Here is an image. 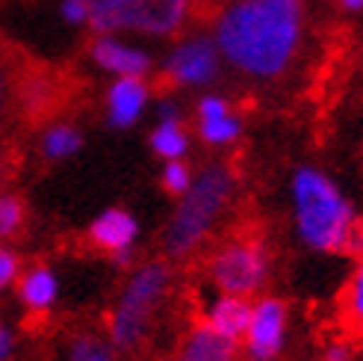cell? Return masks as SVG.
Wrapping results in <instances>:
<instances>
[{"label":"cell","mask_w":363,"mask_h":361,"mask_svg":"<svg viewBox=\"0 0 363 361\" xmlns=\"http://www.w3.org/2000/svg\"><path fill=\"white\" fill-rule=\"evenodd\" d=\"M304 27V0H225L210 21L225 65L248 80L284 77L301 50Z\"/></svg>","instance_id":"1"},{"label":"cell","mask_w":363,"mask_h":361,"mask_svg":"<svg viewBox=\"0 0 363 361\" xmlns=\"http://www.w3.org/2000/svg\"><path fill=\"white\" fill-rule=\"evenodd\" d=\"M293 195V216L296 231L307 249L313 252H346L352 228H354V208L340 187L316 166H301L289 180Z\"/></svg>","instance_id":"2"},{"label":"cell","mask_w":363,"mask_h":361,"mask_svg":"<svg viewBox=\"0 0 363 361\" xmlns=\"http://www.w3.org/2000/svg\"><path fill=\"white\" fill-rule=\"evenodd\" d=\"M233 190H237V178L225 163H210L192 178L162 234V252L169 261L189 258L210 237L213 225L233 202Z\"/></svg>","instance_id":"3"},{"label":"cell","mask_w":363,"mask_h":361,"mask_svg":"<svg viewBox=\"0 0 363 361\" xmlns=\"http://www.w3.org/2000/svg\"><path fill=\"white\" fill-rule=\"evenodd\" d=\"M92 33H127L136 39L172 42L195 15V0H86Z\"/></svg>","instance_id":"4"},{"label":"cell","mask_w":363,"mask_h":361,"mask_svg":"<svg viewBox=\"0 0 363 361\" xmlns=\"http://www.w3.org/2000/svg\"><path fill=\"white\" fill-rule=\"evenodd\" d=\"M169 287H172V269L162 261L145 264L127 279L116 302V311L110 317V340L116 350L130 352L148 338V329L169 293Z\"/></svg>","instance_id":"5"},{"label":"cell","mask_w":363,"mask_h":361,"mask_svg":"<svg viewBox=\"0 0 363 361\" xmlns=\"http://www.w3.org/2000/svg\"><path fill=\"white\" fill-rule=\"evenodd\" d=\"M222 50L210 30H184L172 39V48L162 53L157 71L162 83L172 89H207L222 77Z\"/></svg>","instance_id":"6"},{"label":"cell","mask_w":363,"mask_h":361,"mask_svg":"<svg viewBox=\"0 0 363 361\" xmlns=\"http://www.w3.org/2000/svg\"><path fill=\"white\" fill-rule=\"evenodd\" d=\"M210 279L222 293L251 296L269 279V255L257 240H233L210 258Z\"/></svg>","instance_id":"7"},{"label":"cell","mask_w":363,"mask_h":361,"mask_svg":"<svg viewBox=\"0 0 363 361\" xmlns=\"http://www.w3.org/2000/svg\"><path fill=\"white\" fill-rule=\"evenodd\" d=\"M86 53L110 77H151L157 71V57L127 33H92Z\"/></svg>","instance_id":"8"},{"label":"cell","mask_w":363,"mask_h":361,"mask_svg":"<svg viewBox=\"0 0 363 361\" xmlns=\"http://www.w3.org/2000/svg\"><path fill=\"white\" fill-rule=\"evenodd\" d=\"M286 305L275 296H263L251 305V323L245 332V352L254 361H272L284 350Z\"/></svg>","instance_id":"9"},{"label":"cell","mask_w":363,"mask_h":361,"mask_svg":"<svg viewBox=\"0 0 363 361\" xmlns=\"http://www.w3.org/2000/svg\"><path fill=\"white\" fill-rule=\"evenodd\" d=\"M151 83L148 77H113L104 95V116L106 124L116 131H127L145 116L151 104Z\"/></svg>","instance_id":"10"},{"label":"cell","mask_w":363,"mask_h":361,"mask_svg":"<svg viewBox=\"0 0 363 361\" xmlns=\"http://www.w3.org/2000/svg\"><path fill=\"white\" fill-rule=\"evenodd\" d=\"M139 237V222L133 213H127L124 208H110L98 213V220L89 228V240H92L98 249L110 252H124V249H133Z\"/></svg>","instance_id":"11"},{"label":"cell","mask_w":363,"mask_h":361,"mask_svg":"<svg viewBox=\"0 0 363 361\" xmlns=\"http://www.w3.org/2000/svg\"><path fill=\"white\" fill-rule=\"evenodd\" d=\"M174 361H240V340H230L201 323L184 338Z\"/></svg>","instance_id":"12"},{"label":"cell","mask_w":363,"mask_h":361,"mask_svg":"<svg viewBox=\"0 0 363 361\" xmlns=\"http://www.w3.org/2000/svg\"><path fill=\"white\" fill-rule=\"evenodd\" d=\"M207 326L216 329L219 335L230 338V340H242L251 323V302L248 296H233V293H222L210 305L207 311Z\"/></svg>","instance_id":"13"},{"label":"cell","mask_w":363,"mask_h":361,"mask_svg":"<svg viewBox=\"0 0 363 361\" xmlns=\"http://www.w3.org/2000/svg\"><path fill=\"white\" fill-rule=\"evenodd\" d=\"M18 296H21L24 308L42 314V311H50L57 305V296H60V281H57V273L50 266H30L18 276Z\"/></svg>","instance_id":"14"},{"label":"cell","mask_w":363,"mask_h":361,"mask_svg":"<svg viewBox=\"0 0 363 361\" xmlns=\"http://www.w3.org/2000/svg\"><path fill=\"white\" fill-rule=\"evenodd\" d=\"M148 146L160 160H180L189 151V131L184 116H157V124L148 136Z\"/></svg>","instance_id":"15"},{"label":"cell","mask_w":363,"mask_h":361,"mask_svg":"<svg viewBox=\"0 0 363 361\" xmlns=\"http://www.w3.org/2000/svg\"><path fill=\"white\" fill-rule=\"evenodd\" d=\"M83 149V131L71 122H50L39 136V151L50 163L74 157Z\"/></svg>","instance_id":"16"},{"label":"cell","mask_w":363,"mask_h":361,"mask_svg":"<svg viewBox=\"0 0 363 361\" xmlns=\"http://www.w3.org/2000/svg\"><path fill=\"white\" fill-rule=\"evenodd\" d=\"M195 131H198V139L204 146H213V149H225V146H233L240 136H242V119L237 113H222V116H213V119H195Z\"/></svg>","instance_id":"17"},{"label":"cell","mask_w":363,"mask_h":361,"mask_svg":"<svg viewBox=\"0 0 363 361\" xmlns=\"http://www.w3.org/2000/svg\"><path fill=\"white\" fill-rule=\"evenodd\" d=\"M342 320L354 335H363V258L357 261L346 291H342Z\"/></svg>","instance_id":"18"},{"label":"cell","mask_w":363,"mask_h":361,"mask_svg":"<svg viewBox=\"0 0 363 361\" xmlns=\"http://www.w3.org/2000/svg\"><path fill=\"white\" fill-rule=\"evenodd\" d=\"M68 361H116V347L101 335H77L71 338Z\"/></svg>","instance_id":"19"},{"label":"cell","mask_w":363,"mask_h":361,"mask_svg":"<svg viewBox=\"0 0 363 361\" xmlns=\"http://www.w3.org/2000/svg\"><path fill=\"white\" fill-rule=\"evenodd\" d=\"M24 202L12 193L0 190V240L15 237L18 231L24 228Z\"/></svg>","instance_id":"20"},{"label":"cell","mask_w":363,"mask_h":361,"mask_svg":"<svg viewBox=\"0 0 363 361\" xmlns=\"http://www.w3.org/2000/svg\"><path fill=\"white\" fill-rule=\"evenodd\" d=\"M192 169H189V163L184 157L180 160H162V175H160V180H162V190H166L169 195H184L186 190H189V184H192Z\"/></svg>","instance_id":"21"},{"label":"cell","mask_w":363,"mask_h":361,"mask_svg":"<svg viewBox=\"0 0 363 361\" xmlns=\"http://www.w3.org/2000/svg\"><path fill=\"white\" fill-rule=\"evenodd\" d=\"M57 15L65 27H86L92 24V9H89L86 0H57Z\"/></svg>","instance_id":"22"},{"label":"cell","mask_w":363,"mask_h":361,"mask_svg":"<svg viewBox=\"0 0 363 361\" xmlns=\"http://www.w3.org/2000/svg\"><path fill=\"white\" fill-rule=\"evenodd\" d=\"M18 276H21V264H18V255H15L12 249H6L4 243H0V293H4L12 281H18Z\"/></svg>","instance_id":"23"},{"label":"cell","mask_w":363,"mask_h":361,"mask_svg":"<svg viewBox=\"0 0 363 361\" xmlns=\"http://www.w3.org/2000/svg\"><path fill=\"white\" fill-rule=\"evenodd\" d=\"M352 358H354V350L346 340H334V344L322 350V361H352Z\"/></svg>","instance_id":"24"},{"label":"cell","mask_w":363,"mask_h":361,"mask_svg":"<svg viewBox=\"0 0 363 361\" xmlns=\"http://www.w3.org/2000/svg\"><path fill=\"white\" fill-rule=\"evenodd\" d=\"M12 92H15L12 75H9V68L4 65V60H0V116L6 113V107H9V101H12Z\"/></svg>","instance_id":"25"},{"label":"cell","mask_w":363,"mask_h":361,"mask_svg":"<svg viewBox=\"0 0 363 361\" xmlns=\"http://www.w3.org/2000/svg\"><path fill=\"white\" fill-rule=\"evenodd\" d=\"M346 252H352V255L363 258V220H354V228H352V237H349Z\"/></svg>","instance_id":"26"},{"label":"cell","mask_w":363,"mask_h":361,"mask_svg":"<svg viewBox=\"0 0 363 361\" xmlns=\"http://www.w3.org/2000/svg\"><path fill=\"white\" fill-rule=\"evenodd\" d=\"M12 355V335L6 326H0V361H6Z\"/></svg>","instance_id":"27"},{"label":"cell","mask_w":363,"mask_h":361,"mask_svg":"<svg viewBox=\"0 0 363 361\" xmlns=\"http://www.w3.org/2000/svg\"><path fill=\"white\" fill-rule=\"evenodd\" d=\"M342 12H363V0H337Z\"/></svg>","instance_id":"28"},{"label":"cell","mask_w":363,"mask_h":361,"mask_svg":"<svg viewBox=\"0 0 363 361\" xmlns=\"http://www.w3.org/2000/svg\"><path fill=\"white\" fill-rule=\"evenodd\" d=\"M113 261H116L118 266H127V264H130V261H133V249H124V252H116V255H113Z\"/></svg>","instance_id":"29"},{"label":"cell","mask_w":363,"mask_h":361,"mask_svg":"<svg viewBox=\"0 0 363 361\" xmlns=\"http://www.w3.org/2000/svg\"><path fill=\"white\" fill-rule=\"evenodd\" d=\"M4 180H6V163L0 160V187H4Z\"/></svg>","instance_id":"30"},{"label":"cell","mask_w":363,"mask_h":361,"mask_svg":"<svg viewBox=\"0 0 363 361\" xmlns=\"http://www.w3.org/2000/svg\"><path fill=\"white\" fill-rule=\"evenodd\" d=\"M195 4H198V0H195Z\"/></svg>","instance_id":"31"}]
</instances>
